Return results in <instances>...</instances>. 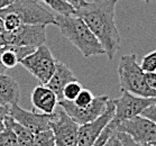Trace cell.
Segmentation results:
<instances>
[{
	"label": "cell",
	"instance_id": "cell-18",
	"mask_svg": "<svg viewBox=\"0 0 156 146\" xmlns=\"http://www.w3.org/2000/svg\"><path fill=\"white\" fill-rule=\"evenodd\" d=\"M82 89H83V87L78 80L69 82L62 90V99L68 100V101H74V99Z\"/></svg>",
	"mask_w": 156,
	"mask_h": 146
},
{
	"label": "cell",
	"instance_id": "cell-8",
	"mask_svg": "<svg viewBox=\"0 0 156 146\" xmlns=\"http://www.w3.org/2000/svg\"><path fill=\"white\" fill-rule=\"evenodd\" d=\"M46 26L45 25H26L23 24L15 30L0 34L4 45L12 46L38 47L46 41Z\"/></svg>",
	"mask_w": 156,
	"mask_h": 146
},
{
	"label": "cell",
	"instance_id": "cell-9",
	"mask_svg": "<svg viewBox=\"0 0 156 146\" xmlns=\"http://www.w3.org/2000/svg\"><path fill=\"white\" fill-rule=\"evenodd\" d=\"M114 129L115 132L126 133L140 145H156V123L142 115L118 123Z\"/></svg>",
	"mask_w": 156,
	"mask_h": 146
},
{
	"label": "cell",
	"instance_id": "cell-35",
	"mask_svg": "<svg viewBox=\"0 0 156 146\" xmlns=\"http://www.w3.org/2000/svg\"><path fill=\"white\" fill-rule=\"evenodd\" d=\"M143 1H145V2H147V4H148V2H151V1H154V0H143Z\"/></svg>",
	"mask_w": 156,
	"mask_h": 146
},
{
	"label": "cell",
	"instance_id": "cell-32",
	"mask_svg": "<svg viewBox=\"0 0 156 146\" xmlns=\"http://www.w3.org/2000/svg\"><path fill=\"white\" fill-rule=\"evenodd\" d=\"M5 32V27H4V22H2V19L0 18V34L1 33Z\"/></svg>",
	"mask_w": 156,
	"mask_h": 146
},
{
	"label": "cell",
	"instance_id": "cell-36",
	"mask_svg": "<svg viewBox=\"0 0 156 146\" xmlns=\"http://www.w3.org/2000/svg\"><path fill=\"white\" fill-rule=\"evenodd\" d=\"M142 146H154V145H151V144H144V145Z\"/></svg>",
	"mask_w": 156,
	"mask_h": 146
},
{
	"label": "cell",
	"instance_id": "cell-2",
	"mask_svg": "<svg viewBox=\"0 0 156 146\" xmlns=\"http://www.w3.org/2000/svg\"><path fill=\"white\" fill-rule=\"evenodd\" d=\"M55 20L61 34L65 36L84 57L105 54V50L99 39L79 16L57 15L55 16Z\"/></svg>",
	"mask_w": 156,
	"mask_h": 146
},
{
	"label": "cell",
	"instance_id": "cell-23",
	"mask_svg": "<svg viewBox=\"0 0 156 146\" xmlns=\"http://www.w3.org/2000/svg\"><path fill=\"white\" fill-rule=\"evenodd\" d=\"M115 133V129L114 127L111 126L110 124H108V126H107L106 128L103 129L102 133L100 134V136L97 138V141L94 143H93V145L92 146H103L105 144H106V142L109 139V137L112 134Z\"/></svg>",
	"mask_w": 156,
	"mask_h": 146
},
{
	"label": "cell",
	"instance_id": "cell-27",
	"mask_svg": "<svg viewBox=\"0 0 156 146\" xmlns=\"http://www.w3.org/2000/svg\"><path fill=\"white\" fill-rule=\"evenodd\" d=\"M64 1L71 5L74 9H79V8H81L82 6H84L87 4V0H64Z\"/></svg>",
	"mask_w": 156,
	"mask_h": 146
},
{
	"label": "cell",
	"instance_id": "cell-5",
	"mask_svg": "<svg viewBox=\"0 0 156 146\" xmlns=\"http://www.w3.org/2000/svg\"><path fill=\"white\" fill-rule=\"evenodd\" d=\"M56 62L50 48L43 44L36 47L34 52L24 57L19 63L42 84H46L55 71Z\"/></svg>",
	"mask_w": 156,
	"mask_h": 146
},
{
	"label": "cell",
	"instance_id": "cell-7",
	"mask_svg": "<svg viewBox=\"0 0 156 146\" xmlns=\"http://www.w3.org/2000/svg\"><path fill=\"white\" fill-rule=\"evenodd\" d=\"M112 102L115 105V115L109 124L114 127L120 121L139 116L143 110L156 102V98L139 97L122 91L121 97L112 99Z\"/></svg>",
	"mask_w": 156,
	"mask_h": 146
},
{
	"label": "cell",
	"instance_id": "cell-3",
	"mask_svg": "<svg viewBox=\"0 0 156 146\" xmlns=\"http://www.w3.org/2000/svg\"><path fill=\"white\" fill-rule=\"evenodd\" d=\"M117 72L121 91H126L139 97L156 98V90L152 89L147 84L145 72L138 64L136 54L121 56Z\"/></svg>",
	"mask_w": 156,
	"mask_h": 146
},
{
	"label": "cell",
	"instance_id": "cell-37",
	"mask_svg": "<svg viewBox=\"0 0 156 146\" xmlns=\"http://www.w3.org/2000/svg\"><path fill=\"white\" fill-rule=\"evenodd\" d=\"M154 146H156V145H154Z\"/></svg>",
	"mask_w": 156,
	"mask_h": 146
},
{
	"label": "cell",
	"instance_id": "cell-4",
	"mask_svg": "<svg viewBox=\"0 0 156 146\" xmlns=\"http://www.w3.org/2000/svg\"><path fill=\"white\" fill-rule=\"evenodd\" d=\"M12 12L26 25H56L55 16L37 0H14L8 7L0 10L1 14Z\"/></svg>",
	"mask_w": 156,
	"mask_h": 146
},
{
	"label": "cell",
	"instance_id": "cell-28",
	"mask_svg": "<svg viewBox=\"0 0 156 146\" xmlns=\"http://www.w3.org/2000/svg\"><path fill=\"white\" fill-rule=\"evenodd\" d=\"M9 115V107L8 106H0V119L4 120V118Z\"/></svg>",
	"mask_w": 156,
	"mask_h": 146
},
{
	"label": "cell",
	"instance_id": "cell-15",
	"mask_svg": "<svg viewBox=\"0 0 156 146\" xmlns=\"http://www.w3.org/2000/svg\"><path fill=\"white\" fill-rule=\"evenodd\" d=\"M20 98V88L17 81L10 75L0 74V106L10 107L16 105Z\"/></svg>",
	"mask_w": 156,
	"mask_h": 146
},
{
	"label": "cell",
	"instance_id": "cell-31",
	"mask_svg": "<svg viewBox=\"0 0 156 146\" xmlns=\"http://www.w3.org/2000/svg\"><path fill=\"white\" fill-rule=\"evenodd\" d=\"M112 135H114V134H112ZM112 135L110 136L109 139L107 141L106 144H105V145H103V146H114V144H112Z\"/></svg>",
	"mask_w": 156,
	"mask_h": 146
},
{
	"label": "cell",
	"instance_id": "cell-30",
	"mask_svg": "<svg viewBox=\"0 0 156 146\" xmlns=\"http://www.w3.org/2000/svg\"><path fill=\"white\" fill-rule=\"evenodd\" d=\"M112 144H114V146H121L120 142H119V139L116 137L115 133H114V135H112Z\"/></svg>",
	"mask_w": 156,
	"mask_h": 146
},
{
	"label": "cell",
	"instance_id": "cell-19",
	"mask_svg": "<svg viewBox=\"0 0 156 146\" xmlns=\"http://www.w3.org/2000/svg\"><path fill=\"white\" fill-rule=\"evenodd\" d=\"M35 146H55V139L52 129H46L34 135Z\"/></svg>",
	"mask_w": 156,
	"mask_h": 146
},
{
	"label": "cell",
	"instance_id": "cell-11",
	"mask_svg": "<svg viewBox=\"0 0 156 146\" xmlns=\"http://www.w3.org/2000/svg\"><path fill=\"white\" fill-rule=\"evenodd\" d=\"M115 115V105L109 99L105 112L100 117L87 124L80 125L78 130V146H92Z\"/></svg>",
	"mask_w": 156,
	"mask_h": 146
},
{
	"label": "cell",
	"instance_id": "cell-13",
	"mask_svg": "<svg viewBox=\"0 0 156 146\" xmlns=\"http://www.w3.org/2000/svg\"><path fill=\"white\" fill-rule=\"evenodd\" d=\"M32 103L33 107L43 114L51 115L58 105V98L48 87L41 84L32 91Z\"/></svg>",
	"mask_w": 156,
	"mask_h": 146
},
{
	"label": "cell",
	"instance_id": "cell-14",
	"mask_svg": "<svg viewBox=\"0 0 156 146\" xmlns=\"http://www.w3.org/2000/svg\"><path fill=\"white\" fill-rule=\"evenodd\" d=\"M73 80H76V78L71 69L62 62H56L55 71L45 86L48 87L56 94L58 100H62V90L69 82Z\"/></svg>",
	"mask_w": 156,
	"mask_h": 146
},
{
	"label": "cell",
	"instance_id": "cell-16",
	"mask_svg": "<svg viewBox=\"0 0 156 146\" xmlns=\"http://www.w3.org/2000/svg\"><path fill=\"white\" fill-rule=\"evenodd\" d=\"M4 123L10 126L17 137V142L19 146H35L34 144V134L20 124H18L10 115H7L4 118Z\"/></svg>",
	"mask_w": 156,
	"mask_h": 146
},
{
	"label": "cell",
	"instance_id": "cell-34",
	"mask_svg": "<svg viewBox=\"0 0 156 146\" xmlns=\"http://www.w3.org/2000/svg\"><path fill=\"white\" fill-rule=\"evenodd\" d=\"M4 46V43H2V41H1V38H0V48Z\"/></svg>",
	"mask_w": 156,
	"mask_h": 146
},
{
	"label": "cell",
	"instance_id": "cell-26",
	"mask_svg": "<svg viewBox=\"0 0 156 146\" xmlns=\"http://www.w3.org/2000/svg\"><path fill=\"white\" fill-rule=\"evenodd\" d=\"M146 82L152 89L156 90V71L155 72H145Z\"/></svg>",
	"mask_w": 156,
	"mask_h": 146
},
{
	"label": "cell",
	"instance_id": "cell-21",
	"mask_svg": "<svg viewBox=\"0 0 156 146\" xmlns=\"http://www.w3.org/2000/svg\"><path fill=\"white\" fill-rule=\"evenodd\" d=\"M140 68L144 72L156 71V50L149 52L142 59Z\"/></svg>",
	"mask_w": 156,
	"mask_h": 146
},
{
	"label": "cell",
	"instance_id": "cell-17",
	"mask_svg": "<svg viewBox=\"0 0 156 146\" xmlns=\"http://www.w3.org/2000/svg\"><path fill=\"white\" fill-rule=\"evenodd\" d=\"M45 5L51 7L53 10H55L58 15H63V16H70V15H74L75 9L72 7L71 5L65 2L64 0H42Z\"/></svg>",
	"mask_w": 156,
	"mask_h": 146
},
{
	"label": "cell",
	"instance_id": "cell-12",
	"mask_svg": "<svg viewBox=\"0 0 156 146\" xmlns=\"http://www.w3.org/2000/svg\"><path fill=\"white\" fill-rule=\"evenodd\" d=\"M9 115L17 121L18 124L24 126L25 128L35 135L37 133L50 129L51 115L38 114L35 110L28 111L18 106V103L9 107Z\"/></svg>",
	"mask_w": 156,
	"mask_h": 146
},
{
	"label": "cell",
	"instance_id": "cell-25",
	"mask_svg": "<svg viewBox=\"0 0 156 146\" xmlns=\"http://www.w3.org/2000/svg\"><path fill=\"white\" fill-rule=\"evenodd\" d=\"M140 115L146 118H148L149 120L156 123V102L154 105H152V106L147 107L145 110H143V112Z\"/></svg>",
	"mask_w": 156,
	"mask_h": 146
},
{
	"label": "cell",
	"instance_id": "cell-29",
	"mask_svg": "<svg viewBox=\"0 0 156 146\" xmlns=\"http://www.w3.org/2000/svg\"><path fill=\"white\" fill-rule=\"evenodd\" d=\"M12 1H14V0H0V10L6 7H8Z\"/></svg>",
	"mask_w": 156,
	"mask_h": 146
},
{
	"label": "cell",
	"instance_id": "cell-6",
	"mask_svg": "<svg viewBox=\"0 0 156 146\" xmlns=\"http://www.w3.org/2000/svg\"><path fill=\"white\" fill-rule=\"evenodd\" d=\"M50 128L55 139V146H78L79 125L57 105L51 114Z\"/></svg>",
	"mask_w": 156,
	"mask_h": 146
},
{
	"label": "cell",
	"instance_id": "cell-22",
	"mask_svg": "<svg viewBox=\"0 0 156 146\" xmlns=\"http://www.w3.org/2000/svg\"><path fill=\"white\" fill-rule=\"evenodd\" d=\"M93 99H94V96L92 94V92L88 89H83L79 92V94L76 96V98L74 99L73 102L79 106V107H85V106H88L90 103L92 102Z\"/></svg>",
	"mask_w": 156,
	"mask_h": 146
},
{
	"label": "cell",
	"instance_id": "cell-1",
	"mask_svg": "<svg viewBox=\"0 0 156 146\" xmlns=\"http://www.w3.org/2000/svg\"><path fill=\"white\" fill-rule=\"evenodd\" d=\"M118 0H92L79 9L74 15L79 16L102 45L109 61L114 60L120 47V34L115 22V11Z\"/></svg>",
	"mask_w": 156,
	"mask_h": 146
},
{
	"label": "cell",
	"instance_id": "cell-33",
	"mask_svg": "<svg viewBox=\"0 0 156 146\" xmlns=\"http://www.w3.org/2000/svg\"><path fill=\"white\" fill-rule=\"evenodd\" d=\"M4 129H5V123H4L2 119H0V133L2 132Z\"/></svg>",
	"mask_w": 156,
	"mask_h": 146
},
{
	"label": "cell",
	"instance_id": "cell-20",
	"mask_svg": "<svg viewBox=\"0 0 156 146\" xmlns=\"http://www.w3.org/2000/svg\"><path fill=\"white\" fill-rule=\"evenodd\" d=\"M0 146H19L16 134L7 124H5V129L0 133Z\"/></svg>",
	"mask_w": 156,
	"mask_h": 146
},
{
	"label": "cell",
	"instance_id": "cell-24",
	"mask_svg": "<svg viewBox=\"0 0 156 146\" xmlns=\"http://www.w3.org/2000/svg\"><path fill=\"white\" fill-rule=\"evenodd\" d=\"M115 135H116V137L119 139L121 146H142L140 144H138L137 142H135V141L131 138L129 135H127L126 133L115 132Z\"/></svg>",
	"mask_w": 156,
	"mask_h": 146
},
{
	"label": "cell",
	"instance_id": "cell-10",
	"mask_svg": "<svg viewBox=\"0 0 156 146\" xmlns=\"http://www.w3.org/2000/svg\"><path fill=\"white\" fill-rule=\"evenodd\" d=\"M109 99L110 98L106 94L97 96L92 102L85 107H79L73 101L62 99L58 100V106L63 108V110L80 126L100 117L106 110Z\"/></svg>",
	"mask_w": 156,
	"mask_h": 146
}]
</instances>
